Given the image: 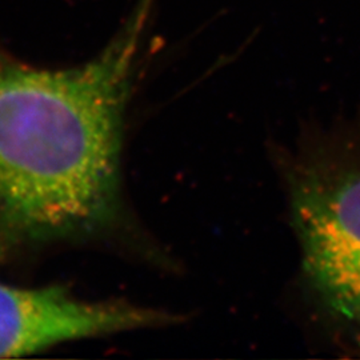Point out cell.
Here are the masks:
<instances>
[{
    "label": "cell",
    "instance_id": "obj_2",
    "mask_svg": "<svg viewBox=\"0 0 360 360\" xmlns=\"http://www.w3.org/2000/svg\"><path fill=\"white\" fill-rule=\"evenodd\" d=\"M292 210L309 285L336 318L360 326V168L300 169Z\"/></svg>",
    "mask_w": 360,
    "mask_h": 360
},
{
    "label": "cell",
    "instance_id": "obj_3",
    "mask_svg": "<svg viewBox=\"0 0 360 360\" xmlns=\"http://www.w3.org/2000/svg\"><path fill=\"white\" fill-rule=\"evenodd\" d=\"M175 316L126 302H84L65 290H25L0 284V358H15L53 345L165 326Z\"/></svg>",
    "mask_w": 360,
    "mask_h": 360
},
{
    "label": "cell",
    "instance_id": "obj_1",
    "mask_svg": "<svg viewBox=\"0 0 360 360\" xmlns=\"http://www.w3.org/2000/svg\"><path fill=\"white\" fill-rule=\"evenodd\" d=\"M146 6L98 58L67 70L0 50V229L19 239L99 229L119 205L123 114Z\"/></svg>",
    "mask_w": 360,
    "mask_h": 360
}]
</instances>
